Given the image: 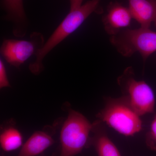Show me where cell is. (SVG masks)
Returning a JSON list of instances; mask_svg holds the SVG:
<instances>
[{"label": "cell", "instance_id": "9c48e42d", "mask_svg": "<svg viewBox=\"0 0 156 156\" xmlns=\"http://www.w3.org/2000/svg\"><path fill=\"white\" fill-rule=\"evenodd\" d=\"M129 10L133 19L140 27H156V0H128Z\"/></svg>", "mask_w": 156, "mask_h": 156}, {"label": "cell", "instance_id": "9a60e30c", "mask_svg": "<svg viewBox=\"0 0 156 156\" xmlns=\"http://www.w3.org/2000/svg\"><path fill=\"white\" fill-rule=\"evenodd\" d=\"M70 10L77 9L82 5L83 0H69Z\"/></svg>", "mask_w": 156, "mask_h": 156}, {"label": "cell", "instance_id": "7a4b0ae2", "mask_svg": "<svg viewBox=\"0 0 156 156\" xmlns=\"http://www.w3.org/2000/svg\"><path fill=\"white\" fill-rule=\"evenodd\" d=\"M139 115L124 96L107 98L104 107L97 115L98 120L119 134L132 136L142 129Z\"/></svg>", "mask_w": 156, "mask_h": 156}, {"label": "cell", "instance_id": "52a82bcc", "mask_svg": "<svg viewBox=\"0 0 156 156\" xmlns=\"http://www.w3.org/2000/svg\"><path fill=\"white\" fill-rule=\"evenodd\" d=\"M133 19L128 7L118 2H112L108 6L102 21L105 32L111 36L129 27Z\"/></svg>", "mask_w": 156, "mask_h": 156}, {"label": "cell", "instance_id": "8992f818", "mask_svg": "<svg viewBox=\"0 0 156 156\" xmlns=\"http://www.w3.org/2000/svg\"><path fill=\"white\" fill-rule=\"evenodd\" d=\"M42 34L34 32L31 34L30 40L7 39L3 41L1 53L8 63L19 68L31 56L37 54L44 44Z\"/></svg>", "mask_w": 156, "mask_h": 156}, {"label": "cell", "instance_id": "8fae6325", "mask_svg": "<svg viewBox=\"0 0 156 156\" xmlns=\"http://www.w3.org/2000/svg\"><path fill=\"white\" fill-rule=\"evenodd\" d=\"M54 143L50 133L45 131H36L22 146L17 156H39Z\"/></svg>", "mask_w": 156, "mask_h": 156}, {"label": "cell", "instance_id": "ba28073f", "mask_svg": "<svg viewBox=\"0 0 156 156\" xmlns=\"http://www.w3.org/2000/svg\"><path fill=\"white\" fill-rule=\"evenodd\" d=\"M6 19L13 24V33L15 37H22L27 32V22L23 0H2Z\"/></svg>", "mask_w": 156, "mask_h": 156}, {"label": "cell", "instance_id": "3957f363", "mask_svg": "<svg viewBox=\"0 0 156 156\" xmlns=\"http://www.w3.org/2000/svg\"><path fill=\"white\" fill-rule=\"evenodd\" d=\"M111 44L125 57H130L138 53L144 62L156 51V32L149 27L126 29L110 36Z\"/></svg>", "mask_w": 156, "mask_h": 156}, {"label": "cell", "instance_id": "6da1fadb", "mask_svg": "<svg viewBox=\"0 0 156 156\" xmlns=\"http://www.w3.org/2000/svg\"><path fill=\"white\" fill-rule=\"evenodd\" d=\"M101 0H90L80 7L70 10L60 24L36 54V59L29 65L31 72L38 75L44 69L45 56L59 43L75 31L93 12L99 9Z\"/></svg>", "mask_w": 156, "mask_h": 156}, {"label": "cell", "instance_id": "7c38bea8", "mask_svg": "<svg viewBox=\"0 0 156 156\" xmlns=\"http://www.w3.org/2000/svg\"><path fill=\"white\" fill-rule=\"evenodd\" d=\"M23 138L16 128L9 127L5 129L0 135V144L2 148L6 152L16 150L22 146Z\"/></svg>", "mask_w": 156, "mask_h": 156}, {"label": "cell", "instance_id": "5bb4252c", "mask_svg": "<svg viewBox=\"0 0 156 156\" xmlns=\"http://www.w3.org/2000/svg\"><path fill=\"white\" fill-rule=\"evenodd\" d=\"M10 83L7 76L5 65L2 59L0 60V88L1 89L10 87Z\"/></svg>", "mask_w": 156, "mask_h": 156}, {"label": "cell", "instance_id": "2e32d148", "mask_svg": "<svg viewBox=\"0 0 156 156\" xmlns=\"http://www.w3.org/2000/svg\"><path fill=\"white\" fill-rule=\"evenodd\" d=\"M39 156H43V155H41V156L39 155Z\"/></svg>", "mask_w": 156, "mask_h": 156}, {"label": "cell", "instance_id": "30bf717a", "mask_svg": "<svg viewBox=\"0 0 156 156\" xmlns=\"http://www.w3.org/2000/svg\"><path fill=\"white\" fill-rule=\"evenodd\" d=\"M102 123L99 120L94 122L92 131L94 135L90 138L89 147L93 146L98 156H122L118 148L108 137Z\"/></svg>", "mask_w": 156, "mask_h": 156}, {"label": "cell", "instance_id": "5b68a950", "mask_svg": "<svg viewBox=\"0 0 156 156\" xmlns=\"http://www.w3.org/2000/svg\"><path fill=\"white\" fill-rule=\"evenodd\" d=\"M117 83L123 96L140 116L154 112L156 99L153 90L145 81L136 80L133 68H126L117 79Z\"/></svg>", "mask_w": 156, "mask_h": 156}, {"label": "cell", "instance_id": "4fadbf2b", "mask_svg": "<svg viewBox=\"0 0 156 156\" xmlns=\"http://www.w3.org/2000/svg\"><path fill=\"white\" fill-rule=\"evenodd\" d=\"M145 142L150 149L156 151V114L152 120L149 129L146 134Z\"/></svg>", "mask_w": 156, "mask_h": 156}, {"label": "cell", "instance_id": "277c9868", "mask_svg": "<svg viewBox=\"0 0 156 156\" xmlns=\"http://www.w3.org/2000/svg\"><path fill=\"white\" fill-rule=\"evenodd\" d=\"M94 125L80 113L70 110L60 133V156H75L88 147Z\"/></svg>", "mask_w": 156, "mask_h": 156}]
</instances>
